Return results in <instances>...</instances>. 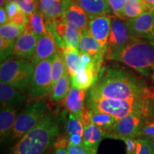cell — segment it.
<instances>
[{"label":"cell","mask_w":154,"mask_h":154,"mask_svg":"<svg viewBox=\"0 0 154 154\" xmlns=\"http://www.w3.org/2000/svg\"><path fill=\"white\" fill-rule=\"evenodd\" d=\"M87 96L115 99H154V92L143 80L128 71L106 67L101 69Z\"/></svg>","instance_id":"obj_1"},{"label":"cell","mask_w":154,"mask_h":154,"mask_svg":"<svg viewBox=\"0 0 154 154\" xmlns=\"http://www.w3.org/2000/svg\"><path fill=\"white\" fill-rule=\"evenodd\" d=\"M59 132L57 121L47 113L35 128L20 138L9 154H43L54 143Z\"/></svg>","instance_id":"obj_2"},{"label":"cell","mask_w":154,"mask_h":154,"mask_svg":"<svg viewBox=\"0 0 154 154\" xmlns=\"http://www.w3.org/2000/svg\"><path fill=\"white\" fill-rule=\"evenodd\" d=\"M86 104L89 109L109 113L118 119L132 113H154V99H115L87 96Z\"/></svg>","instance_id":"obj_3"},{"label":"cell","mask_w":154,"mask_h":154,"mask_svg":"<svg viewBox=\"0 0 154 154\" xmlns=\"http://www.w3.org/2000/svg\"><path fill=\"white\" fill-rule=\"evenodd\" d=\"M107 59L119 61L140 72L154 67V45L150 42L137 41L124 47L108 51Z\"/></svg>","instance_id":"obj_4"},{"label":"cell","mask_w":154,"mask_h":154,"mask_svg":"<svg viewBox=\"0 0 154 154\" xmlns=\"http://www.w3.org/2000/svg\"><path fill=\"white\" fill-rule=\"evenodd\" d=\"M36 65L24 59H7L1 63L0 80L21 91L28 88Z\"/></svg>","instance_id":"obj_5"},{"label":"cell","mask_w":154,"mask_h":154,"mask_svg":"<svg viewBox=\"0 0 154 154\" xmlns=\"http://www.w3.org/2000/svg\"><path fill=\"white\" fill-rule=\"evenodd\" d=\"M47 111V103L43 99L29 102L17 116L9 138L13 140L22 138L43 120Z\"/></svg>","instance_id":"obj_6"},{"label":"cell","mask_w":154,"mask_h":154,"mask_svg":"<svg viewBox=\"0 0 154 154\" xmlns=\"http://www.w3.org/2000/svg\"><path fill=\"white\" fill-rule=\"evenodd\" d=\"M53 57L45 59L37 64L28 86V101L42 99L52 93L51 66Z\"/></svg>","instance_id":"obj_7"},{"label":"cell","mask_w":154,"mask_h":154,"mask_svg":"<svg viewBox=\"0 0 154 154\" xmlns=\"http://www.w3.org/2000/svg\"><path fill=\"white\" fill-rule=\"evenodd\" d=\"M153 119V114L132 113L119 119L113 131L107 138L121 139L123 138H137L138 133L146 123Z\"/></svg>","instance_id":"obj_8"},{"label":"cell","mask_w":154,"mask_h":154,"mask_svg":"<svg viewBox=\"0 0 154 154\" xmlns=\"http://www.w3.org/2000/svg\"><path fill=\"white\" fill-rule=\"evenodd\" d=\"M140 41L131 33L126 21L117 17H111V32L108 44V51L124 47L135 42Z\"/></svg>","instance_id":"obj_9"},{"label":"cell","mask_w":154,"mask_h":154,"mask_svg":"<svg viewBox=\"0 0 154 154\" xmlns=\"http://www.w3.org/2000/svg\"><path fill=\"white\" fill-rule=\"evenodd\" d=\"M126 23L131 33L138 39H154V14L149 11L135 18L127 19Z\"/></svg>","instance_id":"obj_10"},{"label":"cell","mask_w":154,"mask_h":154,"mask_svg":"<svg viewBox=\"0 0 154 154\" xmlns=\"http://www.w3.org/2000/svg\"><path fill=\"white\" fill-rule=\"evenodd\" d=\"M61 20L72 24L80 30L88 27L89 17L75 0H62Z\"/></svg>","instance_id":"obj_11"},{"label":"cell","mask_w":154,"mask_h":154,"mask_svg":"<svg viewBox=\"0 0 154 154\" xmlns=\"http://www.w3.org/2000/svg\"><path fill=\"white\" fill-rule=\"evenodd\" d=\"M111 17L109 14L93 17L89 18L88 29L90 33L97 40L102 49L106 52L108 50V44L110 36Z\"/></svg>","instance_id":"obj_12"},{"label":"cell","mask_w":154,"mask_h":154,"mask_svg":"<svg viewBox=\"0 0 154 154\" xmlns=\"http://www.w3.org/2000/svg\"><path fill=\"white\" fill-rule=\"evenodd\" d=\"M38 36L33 32L24 30L15 41L13 55L17 59L32 61L34 57Z\"/></svg>","instance_id":"obj_13"},{"label":"cell","mask_w":154,"mask_h":154,"mask_svg":"<svg viewBox=\"0 0 154 154\" xmlns=\"http://www.w3.org/2000/svg\"><path fill=\"white\" fill-rule=\"evenodd\" d=\"M58 50L54 35L51 32L47 31V33L38 37L32 61L35 65L37 64L40 61L52 57Z\"/></svg>","instance_id":"obj_14"},{"label":"cell","mask_w":154,"mask_h":154,"mask_svg":"<svg viewBox=\"0 0 154 154\" xmlns=\"http://www.w3.org/2000/svg\"><path fill=\"white\" fill-rule=\"evenodd\" d=\"M26 96L22 91L6 83H0L1 108L17 109L26 101Z\"/></svg>","instance_id":"obj_15"},{"label":"cell","mask_w":154,"mask_h":154,"mask_svg":"<svg viewBox=\"0 0 154 154\" xmlns=\"http://www.w3.org/2000/svg\"><path fill=\"white\" fill-rule=\"evenodd\" d=\"M103 138H106L105 133L93 123L84 126L83 144L88 154H97L100 143Z\"/></svg>","instance_id":"obj_16"},{"label":"cell","mask_w":154,"mask_h":154,"mask_svg":"<svg viewBox=\"0 0 154 154\" xmlns=\"http://www.w3.org/2000/svg\"><path fill=\"white\" fill-rule=\"evenodd\" d=\"M39 10L44 15L46 24H56L62 17V0H39Z\"/></svg>","instance_id":"obj_17"},{"label":"cell","mask_w":154,"mask_h":154,"mask_svg":"<svg viewBox=\"0 0 154 154\" xmlns=\"http://www.w3.org/2000/svg\"><path fill=\"white\" fill-rule=\"evenodd\" d=\"M86 93L84 90L79 89L72 86L66 99H65V106L66 110L76 118L81 120L84 106V99Z\"/></svg>","instance_id":"obj_18"},{"label":"cell","mask_w":154,"mask_h":154,"mask_svg":"<svg viewBox=\"0 0 154 154\" xmlns=\"http://www.w3.org/2000/svg\"><path fill=\"white\" fill-rule=\"evenodd\" d=\"M79 49L80 52L87 53L94 57H104L106 54V52L102 49L97 40L90 33L88 27L80 30Z\"/></svg>","instance_id":"obj_19"},{"label":"cell","mask_w":154,"mask_h":154,"mask_svg":"<svg viewBox=\"0 0 154 154\" xmlns=\"http://www.w3.org/2000/svg\"><path fill=\"white\" fill-rule=\"evenodd\" d=\"M89 18L110 14L111 9L107 0H75Z\"/></svg>","instance_id":"obj_20"},{"label":"cell","mask_w":154,"mask_h":154,"mask_svg":"<svg viewBox=\"0 0 154 154\" xmlns=\"http://www.w3.org/2000/svg\"><path fill=\"white\" fill-rule=\"evenodd\" d=\"M88 109L91 113L92 123L99 127L105 133L106 138H107L108 136L112 133L118 119L109 113L99 112L89 108Z\"/></svg>","instance_id":"obj_21"},{"label":"cell","mask_w":154,"mask_h":154,"mask_svg":"<svg viewBox=\"0 0 154 154\" xmlns=\"http://www.w3.org/2000/svg\"><path fill=\"white\" fill-rule=\"evenodd\" d=\"M17 109L1 108L0 112V135L2 141L10 136L17 119Z\"/></svg>","instance_id":"obj_22"},{"label":"cell","mask_w":154,"mask_h":154,"mask_svg":"<svg viewBox=\"0 0 154 154\" xmlns=\"http://www.w3.org/2000/svg\"><path fill=\"white\" fill-rule=\"evenodd\" d=\"M62 54L68 73L71 76H74L78 72L81 65L79 49L67 46L62 49Z\"/></svg>","instance_id":"obj_23"},{"label":"cell","mask_w":154,"mask_h":154,"mask_svg":"<svg viewBox=\"0 0 154 154\" xmlns=\"http://www.w3.org/2000/svg\"><path fill=\"white\" fill-rule=\"evenodd\" d=\"M72 84V76L69 73H66L56 84L50 95V100L56 103L64 101L70 91Z\"/></svg>","instance_id":"obj_24"},{"label":"cell","mask_w":154,"mask_h":154,"mask_svg":"<svg viewBox=\"0 0 154 154\" xmlns=\"http://www.w3.org/2000/svg\"><path fill=\"white\" fill-rule=\"evenodd\" d=\"M25 30L33 32L38 37L47 33L45 19L39 9L33 14L29 15V22L25 26Z\"/></svg>","instance_id":"obj_25"},{"label":"cell","mask_w":154,"mask_h":154,"mask_svg":"<svg viewBox=\"0 0 154 154\" xmlns=\"http://www.w3.org/2000/svg\"><path fill=\"white\" fill-rule=\"evenodd\" d=\"M66 73H68V71H67L66 63L63 59L62 51H59V50H58L57 52L54 55L52 66H51V75H52L51 88H52V91L58 82Z\"/></svg>","instance_id":"obj_26"},{"label":"cell","mask_w":154,"mask_h":154,"mask_svg":"<svg viewBox=\"0 0 154 154\" xmlns=\"http://www.w3.org/2000/svg\"><path fill=\"white\" fill-rule=\"evenodd\" d=\"M147 10L143 0H127L123 12V19L135 18Z\"/></svg>","instance_id":"obj_27"},{"label":"cell","mask_w":154,"mask_h":154,"mask_svg":"<svg viewBox=\"0 0 154 154\" xmlns=\"http://www.w3.org/2000/svg\"><path fill=\"white\" fill-rule=\"evenodd\" d=\"M24 27L19 26L11 22H9L0 26V37L16 41L17 38L24 33Z\"/></svg>","instance_id":"obj_28"},{"label":"cell","mask_w":154,"mask_h":154,"mask_svg":"<svg viewBox=\"0 0 154 154\" xmlns=\"http://www.w3.org/2000/svg\"><path fill=\"white\" fill-rule=\"evenodd\" d=\"M66 128L67 137L73 135H81L82 136L84 135V127L82 122L72 113H69Z\"/></svg>","instance_id":"obj_29"},{"label":"cell","mask_w":154,"mask_h":154,"mask_svg":"<svg viewBox=\"0 0 154 154\" xmlns=\"http://www.w3.org/2000/svg\"><path fill=\"white\" fill-rule=\"evenodd\" d=\"M15 41L0 37V51H1V62L7 60L13 54Z\"/></svg>","instance_id":"obj_30"},{"label":"cell","mask_w":154,"mask_h":154,"mask_svg":"<svg viewBox=\"0 0 154 154\" xmlns=\"http://www.w3.org/2000/svg\"><path fill=\"white\" fill-rule=\"evenodd\" d=\"M19 8L24 12L30 15L39 9V0H17Z\"/></svg>","instance_id":"obj_31"},{"label":"cell","mask_w":154,"mask_h":154,"mask_svg":"<svg viewBox=\"0 0 154 154\" xmlns=\"http://www.w3.org/2000/svg\"><path fill=\"white\" fill-rule=\"evenodd\" d=\"M116 17L123 19V12L127 0H107Z\"/></svg>","instance_id":"obj_32"},{"label":"cell","mask_w":154,"mask_h":154,"mask_svg":"<svg viewBox=\"0 0 154 154\" xmlns=\"http://www.w3.org/2000/svg\"><path fill=\"white\" fill-rule=\"evenodd\" d=\"M154 136V119L143 125L138 133L137 138H148Z\"/></svg>","instance_id":"obj_33"},{"label":"cell","mask_w":154,"mask_h":154,"mask_svg":"<svg viewBox=\"0 0 154 154\" xmlns=\"http://www.w3.org/2000/svg\"><path fill=\"white\" fill-rule=\"evenodd\" d=\"M135 154H153L147 138H137V147Z\"/></svg>","instance_id":"obj_34"},{"label":"cell","mask_w":154,"mask_h":154,"mask_svg":"<svg viewBox=\"0 0 154 154\" xmlns=\"http://www.w3.org/2000/svg\"><path fill=\"white\" fill-rule=\"evenodd\" d=\"M10 22L25 28L29 22V15L24 12L22 10H21L20 9V10H19L18 12L14 15V17H13Z\"/></svg>","instance_id":"obj_35"},{"label":"cell","mask_w":154,"mask_h":154,"mask_svg":"<svg viewBox=\"0 0 154 154\" xmlns=\"http://www.w3.org/2000/svg\"><path fill=\"white\" fill-rule=\"evenodd\" d=\"M66 149L69 154H88L84 144L69 143Z\"/></svg>","instance_id":"obj_36"},{"label":"cell","mask_w":154,"mask_h":154,"mask_svg":"<svg viewBox=\"0 0 154 154\" xmlns=\"http://www.w3.org/2000/svg\"><path fill=\"white\" fill-rule=\"evenodd\" d=\"M121 140L124 141L126 147V154H135L137 147V138H123Z\"/></svg>","instance_id":"obj_37"},{"label":"cell","mask_w":154,"mask_h":154,"mask_svg":"<svg viewBox=\"0 0 154 154\" xmlns=\"http://www.w3.org/2000/svg\"><path fill=\"white\" fill-rule=\"evenodd\" d=\"M5 9L6 12H7V16H8L9 22L14 17V15L18 12L19 10H20L18 4L16 2H7V5H5Z\"/></svg>","instance_id":"obj_38"},{"label":"cell","mask_w":154,"mask_h":154,"mask_svg":"<svg viewBox=\"0 0 154 154\" xmlns=\"http://www.w3.org/2000/svg\"><path fill=\"white\" fill-rule=\"evenodd\" d=\"M9 22V20L8 16H7V12H6L5 7H1L0 8V24H5Z\"/></svg>","instance_id":"obj_39"},{"label":"cell","mask_w":154,"mask_h":154,"mask_svg":"<svg viewBox=\"0 0 154 154\" xmlns=\"http://www.w3.org/2000/svg\"><path fill=\"white\" fill-rule=\"evenodd\" d=\"M143 2L146 4L148 11L152 12L154 9V0H143Z\"/></svg>","instance_id":"obj_40"},{"label":"cell","mask_w":154,"mask_h":154,"mask_svg":"<svg viewBox=\"0 0 154 154\" xmlns=\"http://www.w3.org/2000/svg\"><path fill=\"white\" fill-rule=\"evenodd\" d=\"M55 154H69L67 152L66 149L64 148H59V149H56Z\"/></svg>","instance_id":"obj_41"},{"label":"cell","mask_w":154,"mask_h":154,"mask_svg":"<svg viewBox=\"0 0 154 154\" xmlns=\"http://www.w3.org/2000/svg\"><path fill=\"white\" fill-rule=\"evenodd\" d=\"M148 140H149L150 146H151V148L153 151V153L154 154V136L153 137H151V138H147Z\"/></svg>","instance_id":"obj_42"},{"label":"cell","mask_w":154,"mask_h":154,"mask_svg":"<svg viewBox=\"0 0 154 154\" xmlns=\"http://www.w3.org/2000/svg\"><path fill=\"white\" fill-rule=\"evenodd\" d=\"M7 2H8L7 0H0V6H1V7H5Z\"/></svg>","instance_id":"obj_43"},{"label":"cell","mask_w":154,"mask_h":154,"mask_svg":"<svg viewBox=\"0 0 154 154\" xmlns=\"http://www.w3.org/2000/svg\"><path fill=\"white\" fill-rule=\"evenodd\" d=\"M152 70H153V73H152V79H153V81L154 82V67L152 69Z\"/></svg>","instance_id":"obj_44"},{"label":"cell","mask_w":154,"mask_h":154,"mask_svg":"<svg viewBox=\"0 0 154 154\" xmlns=\"http://www.w3.org/2000/svg\"><path fill=\"white\" fill-rule=\"evenodd\" d=\"M8 2H17V0H7Z\"/></svg>","instance_id":"obj_45"},{"label":"cell","mask_w":154,"mask_h":154,"mask_svg":"<svg viewBox=\"0 0 154 154\" xmlns=\"http://www.w3.org/2000/svg\"><path fill=\"white\" fill-rule=\"evenodd\" d=\"M149 42H150V43H151V44H153V45H154V39H153V40H151V41H150Z\"/></svg>","instance_id":"obj_46"},{"label":"cell","mask_w":154,"mask_h":154,"mask_svg":"<svg viewBox=\"0 0 154 154\" xmlns=\"http://www.w3.org/2000/svg\"><path fill=\"white\" fill-rule=\"evenodd\" d=\"M152 13H153V14H154V9H153V11H152Z\"/></svg>","instance_id":"obj_47"},{"label":"cell","mask_w":154,"mask_h":154,"mask_svg":"<svg viewBox=\"0 0 154 154\" xmlns=\"http://www.w3.org/2000/svg\"><path fill=\"white\" fill-rule=\"evenodd\" d=\"M50 154H55V153H50Z\"/></svg>","instance_id":"obj_48"}]
</instances>
